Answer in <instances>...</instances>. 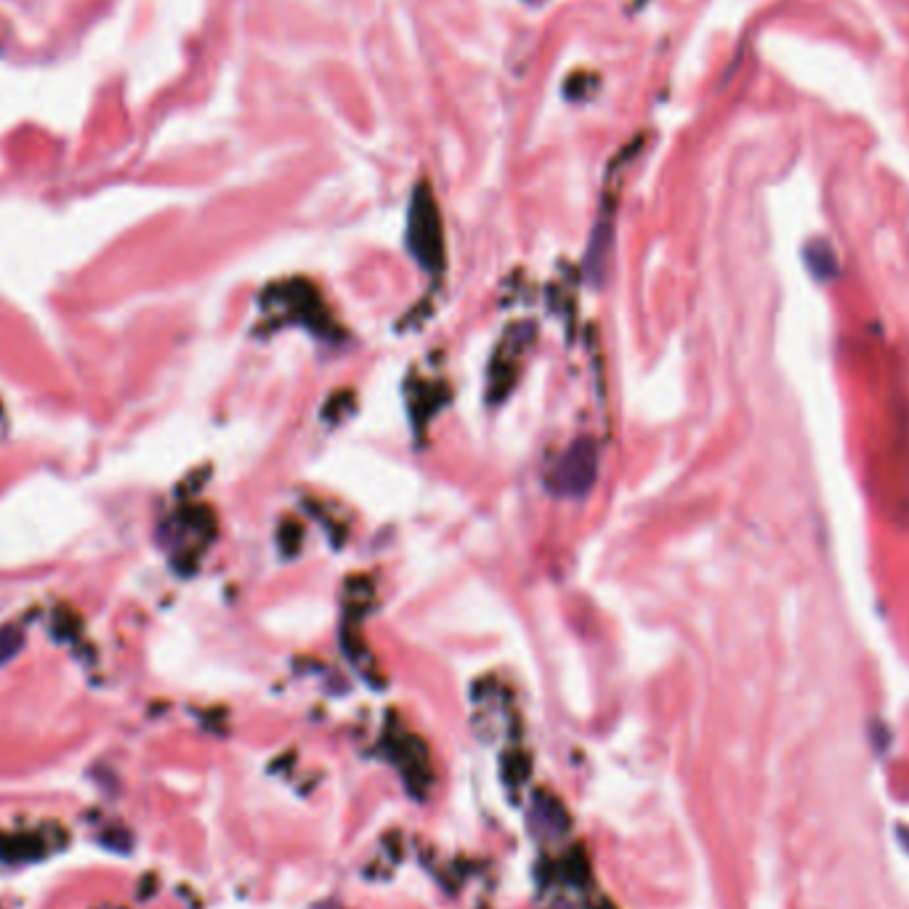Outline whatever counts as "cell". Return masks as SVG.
<instances>
[{"mask_svg":"<svg viewBox=\"0 0 909 909\" xmlns=\"http://www.w3.org/2000/svg\"><path fill=\"white\" fill-rule=\"evenodd\" d=\"M532 830L540 838H559L561 832H567L569 816L553 795H535L532 803Z\"/></svg>","mask_w":909,"mask_h":909,"instance_id":"1","label":"cell"},{"mask_svg":"<svg viewBox=\"0 0 909 909\" xmlns=\"http://www.w3.org/2000/svg\"><path fill=\"white\" fill-rule=\"evenodd\" d=\"M311 909H341V907H338V904H333V902H322V904H314Z\"/></svg>","mask_w":909,"mask_h":909,"instance_id":"2","label":"cell"},{"mask_svg":"<svg viewBox=\"0 0 909 909\" xmlns=\"http://www.w3.org/2000/svg\"><path fill=\"white\" fill-rule=\"evenodd\" d=\"M902 840H904V843H907V846H909V835H907V832H904V830H902Z\"/></svg>","mask_w":909,"mask_h":909,"instance_id":"3","label":"cell"}]
</instances>
